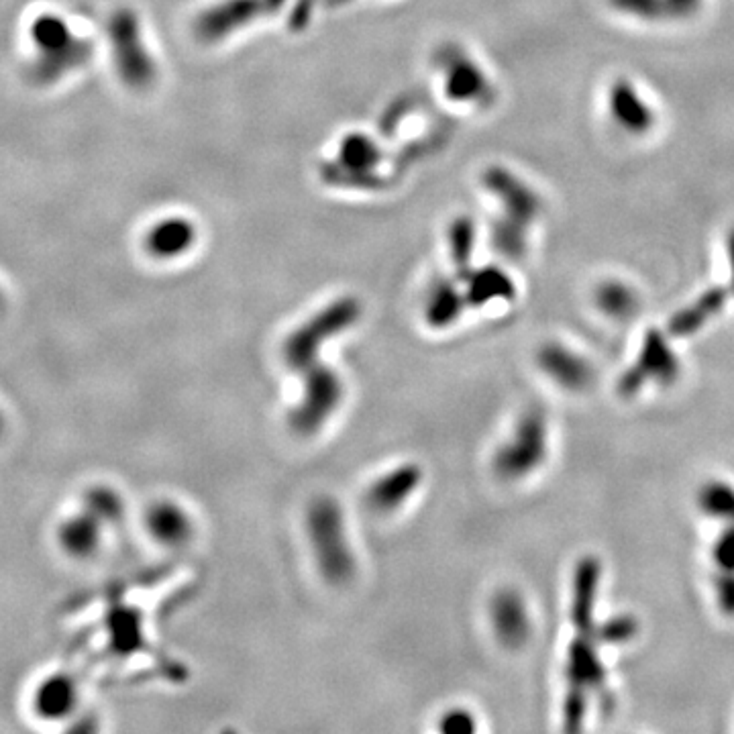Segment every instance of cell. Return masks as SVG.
<instances>
[{
	"instance_id": "obj_15",
	"label": "cell",
	"mask_w": 734,
	"mask_h": 734,
	"mask_svg": "<svg viewBox=\"0 0 734 734\" xmlns=\"http://www.w3.org/2000/svg\"><path fill=\"white\" fill-rule=\"evenodd\" d=\"M467 298L453 284H439L427 300V321L435 329L451 327L463 312Z\"/></svg>"
},
{
	"instance_id": "obj_19",
	"label": "cell",
	"mask_w": 734,
	"mask_h": 734,
	"mask_svg": "<svg viewBox=\"0 0 734 734\" xmlns=\"http://www.w3.org/2000/svg\"><path fill=\"white\" fill-rule=\"evenodd\" d=\"M486 88L482 72L467 62L457 64L449 76V92L459 100H469L478 96Z\"/></svg>"
},
{
	"instance_id": "obj_2",
	"label": "cell",
	"mask_w": 734,
	"mask_h": 734,
	"mask_svg": "<svg viewBox=\"0 0 734 734\" xmlns=\"http://www.w3.org/2000/svg\"><path fill=\"white\" fill-rule=\"evenodd\" d=\"M549 455V423L543 410L531 408L518 416L512 433L492 457L494 474L502 482L533 476Z\"/></svg>"
},
{
	"instance_id": "obj_25",
	"label": "cell",
	"mask_w": 734,
	"mask_h": 734,
	"mask_svg": "<svg viewBox=\"0 0 734 734\" xmlns=\"http://www.w3.org/2000/svg\"><path fill=\"white\" fill-rule=\"evenodd\" d=\"M453 251H455V264L465 266L467 257L471 253V227L469 225H459L453 233Z\"/></svg>"
},
{
	"instance_id": "obj_16",
	"label": "cell",
	"mask_w": 734,
	"mask_h": 734,
	"mask_svg": "<svg viewBox=\"0 0 734 734\" xmlns=\"http://www.w3.org/2000/svg\"><path fill=\"white\" fill-rule=\"evenodd\" d=\"M696 504L702 514L718 522H734V486L722 480L706 482L696 496Z\"/></svg>"
},
{
	"instance_id": "obj_22",
	"label": "cell",
	"mask_w": 734,
	"mask_h": 734,
	"mask_svg": "<svg viewBox=\"0 0 734 734\" xmlns=\"http://www.w3.org/2000/svg\"><path fill=\"white\" fill-rule=\"evenodd\" d=\"M439 730L445 734H471L478 730V720L467 708H451L439 718Z\"/></svg>"
},
{
	"instance_id": "obj_12",
	"label": "cell",
	"mask_w": 734,
	"mask_h": 734,
	"mask_svg": "<svg viewBox=\"0 0 734 734\" xmlns=\"http://www.w3.org/2000/svg\"><path fill=\"white\" fill-rule=\"evenodd\" d=\"M488 186L500 196V200L508 208L510 217L516 223L524 225L537 217L539 208H541L537 194L527 184H522L518 178H514L512 174L502 172V170H492L488 174Z\"/></svg>"
},
{
	"instance_id": "obj_3",
	"label": "cell",
	"mask_w": 734,
	"mask_h": 734,
	"mask_svg": "<svg viewBox=\"0 0 734 734\" xmlns=\"http://www.w3.org/2000/svg\"><path fill=\"white\" fill-rule=\"evenodd\" d=\"M302 376V396L290 412V425L300 435H317L345 398V382L337 370L323 361L310 365Z\"/></svg>"
},
{
	"instance_id": "obj_26",
	"label": "cell",
	"mask_w": 734,
	"mask_h": 734,
	"mask_svg": "<svg viewBox=\"0 0 734 734\" xmlns=\"http://www.w3.org/2000/svg\"><path fill=\"white\" fill-rule=\"evenodd\" d=\"M726 255H728V268H730V284L734 292V227L730 229L728 239H726Z\"/></svg>"
},
{
	"instance_id": "obj_17",
	"label": "cell",
	"mask_w": 734,
	"mask_h": 734,
	"mask_svg": "<svg viewBox=\"0 0 734 734\" xmlns=\"http://www.w3.org/2000/svg\"><path fill=\"white\" fill-rule=\"evenodd\" d=\"M639 635V620L633 616H610L596 624V637L600 645H626Z\"/></svg>"
},
{
	"instance_id": "obj_9",
	"label": "cell",
	"mask_w": 734,
	"mask_h": 734,
	"mask_svg": "<svg viewBox=\"0 0 734 734\" xmlns=\"http://www.w3.org/2000/svg\"><path fill=\"white\" fill-rule=\"evenodd\" d=\"M145 529L164 547H184L194 537L190 512L174 500H157L145 512Z\"/></svg>"
},
{
	"instance_id": "obj_18",
	"label": "cell",
	"mask_w": 734,
	"mask_h": 734,
	"mask_svg": "<svg viewBox=\"0 0 734 734\" xmlns=\"http://www.w3.org/2000/svg\"><path fill=\"white\" fill-rule=\"evenodd\" d=\"M192 239V231L184 223H166L151 235V249L157 255L182 253Z\"/></svg>"
},
{
	"instance_id": "obj_13",
	"label": "cell",
	"mask_w": 734,
	"mask_h": 734,
	"mask_svg": "<svg viewBox=\"0 0 734 734\" xmlns=\"http://www.w3.org/2000/svg\"><path fill=\"white\" fill-rule=\"evenodd\" d=\"M594 300H596L598 310L602 314H606L608 319H614V321L631 319L633 314L637 312V308H639L637 292L628 284L618 282V280L602 282L596 288Z\"/></svg>"
},
{
	"instance_id": "obj_7",
	"label": "cell",
	"mask_w": 734,
	"mask_h": 734,
	"mask_svg": "<svg viewBox=\"0 0 734 734\" xmlns=\"http://www.w3.org/2000/svg\"><path fill=\"white\" fill-rule=\"evenodd\" d=\"M537 365L551 382L569 392H582L594 380L592 363L561 343H545L537 353Z\"/></svg>"
},
{
	"instance_id": "obj_6",
	"label": "cell",
	"mask_w": 734,
	"mask_h": 734,
	"mask_svg": "<svg viewBox=\"0 0 734 734\" xmlns=\"http://www.w3.org/2000/svg\"><path fill=\"white\" fill-rule=\"evenodd\" d=\"M490 624L496 641L510 651L522 649L533 637V618L527 600L510 588L492 596Z\"/></svg>"
},
{
	"instance_id": "obj_11",
	"label": "cell",
	"mask_w": 734,
	"mask_h": 734,
	"mask_svg": "<svg viewBox=\"0 0 734 734\" xmlns=\"http://www.w3.org/2000/svg\"><path fill=\"white\" fill-rule=\"evenodd\" d=\"M728 300L726 288H710L704 294H700L694 302H690L686 308L677 310L667 323V335L669 337H692L700 333L716 314L724 308Z\"/></svg>"
},
{
	"instance_id": "obj_5",
	"label": "cell",
	"mask_w": 734,
	"mask_h": 734,
	"mask_svg": "<svg viewBox=\"0 0 734 734\" xmlns=\"http://www.w3.org/2000/svg\"><path fill=\"white\" fill-rule=\"evenodd\" d=\"M681 376V363L667 335L659 329H649L643 337L641 351L633 365H628L618 378L616 392L622 398L637 396L647 384L671 386Z\"/></svg>"
},
{
	"instance_id": "obj_20",
	"label": "cell",
	"mask_w": 734,
	"mask_h": 734,
	"mask_svg": "<svg viewBox=\"0 0 734 734\" xmlns=\"http://www.w3.org/2000/svg\"><path fill=\"white\" fill-rule=\"evenodd\" d=\"M608 3L614 11L641 21L667 19L663 0H608Z\"/></svg>"
},
{
	"instance_id": "obj_21",
	"label": "cell",
	"mask_w": 734,
	"mask_h": 734,
	"mask_svg": "<svg viewBox=\"0 0 734 734\" xmlns=\"http://www.w3.org/2000/svg\"><path fill=\"white\" fill-rule=\"evenodd\" d=\"M710 559L714 563V571H734V522L726 524L712 543Z\"/></svg>"
},
{
	"instance_id": "obj_24",
	"label": "cell",
	"mask_w": 734,
	"mask_h": 734,
	"mask_svg": "<svg viewBox=\"0 0 734 734\" xmlns=\"http://www.w3.org/2000/svg\"><path fill=\"white\" fill-rule=\"evenodd\" d=\"M667 19H686L698 13L702 0H663Z\"/></svg>"
},
{
	"instance_id": "obj_8",
	"label": "cell",
	"mask_w": 734,
	"mask_h": 734,
	"mask_svg": "<svg viewBox=\"0 0 734 734\" xmlns=\"http://www.w3.org/2000/svg\"><path fill=\"white\" fill-rule=\"evenodd\" d=\"M423 480H425L423 469L416 463L396 465L367 488L365 494L367 506L378 514H392L400 510L416 494Z\"/></svg>"
},
{
	"instance_id": "obj_14",
	"label": "cell",
	"mask_w": 734,
	"mask_h": 734,
	"mask_svg": "<svg viewBox=\"0 0 734 734\" xmlns=\"http://www.w3.org/2000/svg\"><path fill=\"white\" fill-rule=\"evenodd\" d=\"M465 298L471 306H484L494 300H512L514 284L504 272L496 268H486L467 280Z\"/></svg>"
},
{
	"instance_id": "obj_10",
	"label": "cell",
	"mask_w": 734,
	"mask_h": 734,
	"mask_svg": "<svg viewBox=\"0 0 734 734\" xmlns=\"http://www.w3.org/2000/svg\"><path fill=\"white\" fill-rule=\"evenodd\" d=\"M608 109L614 123L631 135H645L655 125V115L641 92L628 82L616 80L608 92Z\"/></svg>"
},
{
	"instance_id": "obj_1",
	"label": "cell",
	"mask_w": 734,
	"mask_h": 734,
	"mask_svg": "<svg viewBox=\"0 0 734 734\" xmlns=\"http://www.w3.org/2000/svg\"><path fill=\"white\" fill-rule=\"evenodd\" d=\"M306 533L323 578L331 584H347L357 569L349 541L345 512L337 500L321 496L306 510Z\"/></svg>"
},
{
	"instance_id": "obj_23",
	"label": "cell",
	"mask_w": 734,
	"mask_h": 734,
	"mask_svg": "<svg viewBox=\"0 0 734 734\" xmlns=\"http://www.w3.org/2000/svg\"><path fill=\"white\" fill-rule=\"evenodd\" d=\"M716 606L724 616H734V571H714Z\"/></svg>"
},
{
	"instance_id": "obj_4",
	"label": "cell",
	"mask_w": 734,
	"mask_h": 734,
	"mask_svg": "<svg viewBox=\"0 0 734 734\" xmlns=\"http://www.w3.org/2000/svg\"><path fill=\"white\" fill-rule=\"evenodd\" d=\"M359 317V306L355 300L345 298L335 302L333 306L319 312L317 317L304 323L298 331H294L284 345V363L288 370L302 374L310 365H314L321 355V349L327 341L349 329Z\"/></svg>"
}]
</instances>
